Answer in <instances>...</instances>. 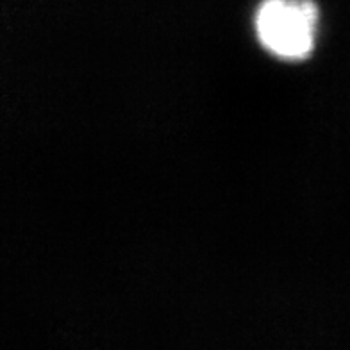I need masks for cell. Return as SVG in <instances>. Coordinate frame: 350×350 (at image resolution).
<instances>
[{"label":"cell","instance_id":"1","mask_svg":"<svg viewBox=\"0 0 350 350\" xmlns=\"http://www.w3.org/2000/svg\"><path fill=\"white\" fill-rule=\"evenodd\" d=\"M318 8L311 0H265L256 14V31L272 54L304 59L317 40Z\"/></svg>","mask_w":350,"mask_h":350}]
</instances>
